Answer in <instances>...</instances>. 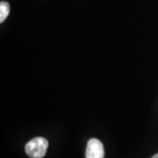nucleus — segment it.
<instances>
[{
	"mask_svg": "<svg viewBox=\"0 0 158 158\" xmlns=\"http://www.w3.org/2000/svg\"><path fill=\"white\" fill-rule=\"evenodd\" d=\"M48 147V141L43 137H35L28 141L25 150L27 155L31 158H42L46 156Z\"/></svg>",
	"mask_w": 158,
	"mask_h": 158,
	"instance_id": "nucleus-1",
	"label": "nucleus"
},
{
	"mask_svg": "<svg viewBox=\"0 0 158 158\" xmlns=\"http://www.w3.org/2000/svg\"><path fill=\"white\" fill-rule=\"evenodd\" d=\"M105 150L104 145L98 139L92 138L87 143L85 157L86 158H104Z\"/></svg>",
	"mask_w": 158,
	"mask_h": 158,
	"instance_id": "nucleus-2",
	"label": "nucleus"
},
{
	"mask_svg": "<svg viewBox=\"0 0 158 158\" xmlns=\"http://www.w3.org/2000/svg\"><path fill=\"white\" fill-rule=\"evenodd\" d=\"M10 13V5L8 2L2 1L0 3V23H3Z\"/></svg>",
	"mask_w": 158,
	"mask_h": 158,
	"instance_id": "nucleus-3",
	"label": "nucleus"
},
{
	"mask_svg": "<svg viewBox=\"0 0 158 158\" xmlns=\"http://www.w3.org/2000/svg\"><path fill=\"white\" fill-rule=\"evenodd\" d=\"M151 158H158V153H157V154H156V155H155L154 156H152Z\"/></svg>",
	"mask_w": 158,
	"mask_h": 158,
	"instance_id": "nucleus-4",
	"label": "nucleus"
}]
</instances>
